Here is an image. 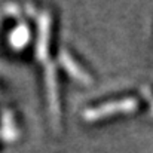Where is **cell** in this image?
<instances>
[{
    "label": "cell",
    "mask_w": 153,
    "mask_h": 153,
    "mask_svg": "<svg viewBox=\"0 0 153 153\" xmlns=\"http://www.w3.org/2000/svg\"><path fill=\"white\" fill-rule=\"evenodd\" d=\"M27 39H28V30H27V27H25L24 24H21V25L12 33V36H10V45L15 46L16 49H19V48L27 42Z\"/></svg>",
    "instance_id": "1"
}]
</instances>
